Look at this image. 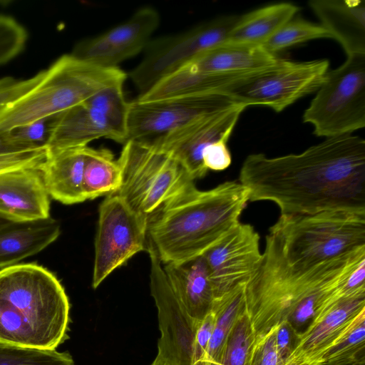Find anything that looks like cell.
I'll use <instances>...</instances> for the list:
<instances>
[{
  "mask_svg": "<svg viewBox=\"0 0 365 365\" xmlns=\"http://www.w3.org/2000/svg\"><path fill=\"white\" fill-rule=\"evenodd\" d=\"M239 182L248 189L250 201L273 202L281 215L365 212V140L346 134L298 154H251L241 166Z\"/></svg>",
  "mask_w": 365,
  "mask_h": 365,
  "instance_id": "6da1fadb",
  "label": "cell"
},
{
  "mask_svg": "<svg viewBox=\"0 0 365 365\" xmlns=\"http://www.w3.org/2000/svg\"><path fill=\"white\" fill-rule=\"evenodd\" d=\"M364 260L365 248L309 268H296L286 262L274 237L267 235L261 264L243 289L255 338L262 337L282 322L300 335L341 299L364 294L349 280Z\"/></svg>",
  "mask_w": 365,
  "mask_h": 365,
  "instance_id": "7a4b0ae2",
  "label": "cell"
},
{
  "mask_svg": "<svg viewBox=\"0 0 365 365\" xmlns=\"http://www.w3.org/2000/svg\"><path fill=\"white\" fill-rule=\"evenodd\" d=\"M249 201V190L240 182L207 190L193 182L149 217L148 244L164 264L202 255L240 222Z\"/></svg>",
  "mask_w": 365,
  "mask_h": 365,
  "instance_id": "3957f363",
  "label": "cell"
},
{
  "mask_svg": "<svg viewBox=\"0 0 365 365\" xmlns=\"http://www.w3.org/2000/svg\"><path fill=\"white\" fill-rule=\"evenodd\" d=\"M70 304L56 277L34 263L0 270V342L56 349L68 338Z\"/></svg>",
  "mask_w": 365,
  "mask_h": 365,
  "instance_id": "277c9868",
  "label": "cell"
},
{
  "mask_svg": "<svg viewBox=\"0 0 365 365\" xmlns=\"http://www.w3.org/2000/svg\"><path fill=\"white\" fill-rule=\"evenodd\" d=\"M126 73L102 68L65 54L46 70L31 91L0 109V131L8 132L55 116L83 103L99 91L123 83Z\"/></svg>",
  "mask_w": 365,
  "mask_h": 365,
  "instance_id": "5b68a950",
  "label": "cell"
},
{
  "mask_svg": "<svg viewBox=\"0 0 365 365\" xmlns=\"http://www.w3.org/2000/svg\"><path fill=\"white\" fill-rule=\"evenodd\" d=\"M269 233L288 264L307 269L365 248V212L280 215Z\"/></svg>",
  "mask_w": 365,
  "mask_h": 365,
  "instance_id": "8992f818",
  "label": "cell"
},
{
  "mask_svg": "<svg viewBox=\"0 0 365 365\" xmlns=\"http://www.w3.org/2000/svg\"><path fill=\"white\" fill-rule=\"evenodd\" d=\"M118 160L123 178L116 194L148 219L194 182L179 163L145 143L127 141Z\"/></svg>",
  "mask_w": 365,
  "mask_h": 365,
  "instance_id": "52a82bcc",
  "label": "cell"
},
{
  "mask_svg": "<svg viewBox=\"0 0 365 365\" xmlns=\"http://www.w3.org/2000/svg\"><path fill=\"white\" fill-rule=\"evenodd\" d=\"M303 122L317 136L351 134L365 126V54L347 56L345 62L327 71Z\"/></svg>",
  "mask_w": 365,
  "mask_h": 365,
  "instance_id": "ba28073f",
  "label": "cell"
},
{
  "mask_svg": "<svg viewBox=\"0 0 365 365\" xmlns=\"http://www.w3.org/2000/svg\"><path fill=\"white\" fill-rule=\"evenodd\" d=\"M329 66L327 59L295 62L280 58L276 65L233 82L222 94L247 106L263 105L280 112L316 92Z\"/></svg>",
  "mask_w": 365,
  "mask_h": 365,
  "instance_id": "9c48e42d",
  "label": "cell"
},
{
  "mask_svg": "<svg viewBox=\"0 0 365 365\" xmlns=\"http://www.w3.org/2000/svg\"><path fill=\"white\" fill-rule=\"evenodd\" d=\"M240 16L215 19L180 34L150 41L130 78L141 93L207 51L227 42ZM140 93V94H141Z\"/></svg>",
  "mask_w": 365,
  "mask_h": 365,
  "instance_id": "30bf717a",
  "label": "cell"
},
{
  "mask_svg": "<svg viewBox=\"0 0 365 365\" xmlns=\"http://www.w3.org/2000/svg\"><path fill=\"white\" fill-rule=\"evenodd\" d=\"M148 217L133 210L116 193L99 207L92 287L97 288L115 269L147 250Z\"/></svg>",
  "mask_w": 365,
  "mask_h": 365,
  "instance_id": "8fae6325",
  "label": "cell"
},
{
  "mask_svg": "<svg viewBox=\"0 0 365 365\" xmlns=\"http://www.w3.org/2000/svg\"><path fill=\"white\" fill-rule=\"evenodd\" d=\"M236 103L221 93L178 96L150 102L135 100L128 105L126 142L149 143Z\"/></svg>",
  "mask_w": 365,
  "mask_h": 365,
  "instance_id": "7c38bea8",
  "label": "cell"
},
{
  "mask_svg": "<svg viewBox=\"0 0 365 365\" xmlns=\"http://www.w3.org/2000/svg\"><path fill=\"white\" fill-rule=\"evenodd\" d=\"M150 258V291L158 309L160 337L152 365H191L195 333L200 321L192 318L178 300L162 262L147 244Z\"/></svg>",
  "mask_w": 365,
  "mask_h": 365,
  "instance_id": "4fadbf2b",
  "label": "cell"
},
{
  "mask_svg": "<svg viewBox=\"0 0 365 365\" xmlns=\"http://www.w3.org/2000/svg\"><path fill=\"white\" fill-rule=\"evenodd\" d=\"M247 107L244 104L236 103L149 143H143L176 160L192 180L202 178L208 171L202 163L204 150L219 140L230 138L241 113Z\"/></svg>",
  "mask_w": 365,
  "mask_h": 365,
  "instance_id": "5bb4252c",
  "label": "cell"
},
{
  "mask_svg": "<svg viewBox=\"0 0 365 365\" xmlns=\"http://www.w3.org/2000/svg\"><path fill=\"white\" fill-rule=\"evenodd\" d=\"M203 256L217 299L245 285L259 267V235L251 225L240 222Z\"/></svg>",
  "mask_w": 365,
  "mask_h": 365,
  "instance_id": "9a60e30c",
  "label": "cell"
},
{
  "mask_svg": "<svg viewBox=\"0 0 365 365\" xmlns=\"http://www.w3.org/2000/svg\"><path fill=\"white\" fill-rule=\"evenodd\" d=\"M159 24L158 12L150 6L143 7L123 24L81 41L71 54L99 67L118 68L145 48Z\"/></svg>",
  "mask_w": 365,
  "mask_h": 365,
  "instance_id": "2e32d148",
  "label": "cell"
},
{
  "mask_svg": "<svg viewBox=\"0 0 365 365\" xmlns=\"http://www.w3.org/2000/svg\"><path fill=\"white\" fill-rule=\"evenodd\" d=\"M365 309V294L341 299L299 336L284 365H324V357L351 320Z\"/></svg>",
  "mask_w": 365,
  "mask_h": 365,
  "instance_id": "e0dca14e",
  "label": "cell"
},
{
  "mask_svg": "<svg viewBox=\"0 0 365 365\" xmlns=\"http://www.w3.org/2000/svg\"><path fill=\"white\" fill-rule=\"evenodd\" d=\"M41 165L0 173V215L13 222L32 221L50 216V196Z\"/></svg>",
  "mask_w": 365,
  "mask_h": 365,
  "instance_id": "ac0fdd59",
  "label": "cell"
},
{
  "mask_svg": "<svg viewBox=\"0 0 365 365\" xmlns=\"http://www.w3.org/2000/svg\"><path fill=\"white\" fill-rule=\"evenodd\" d=\"M163 267L178 300L192 318L202 320L211 312L215 300L203 255Z\"/></svg>",
  "mask_w": 365,
  "mask_h": 365,
  "instance_id": "d6986e66",
  "label": "cell"
},
{
  "mask_svg": "<svg viewBox=\"0 0 365 365\" xmlns=\"http://www.w3.org/2000/svg\"><path fill=\"white\" fill-rule=\"evenodd\" d=\"M309 5L347 56L365 54L364 0H312Z\"/></svg>",
  "mask_w": 365,
  "mask_h": 365,
  "instance_id": "ffe728a7",
  "label": "cell"
},
{
  "mask_svg": "<svg viewBox=\"0 0 365 365\" xmlns=\"http://www.w3.org/2000/svg\"><path fill=\"white\" fill-rule=\"evenodd\" d=\"M101 138L116 141V135L105 117L84 103L53 118L46 148L85 147Z\"/></svg>",
  "mask_w": 365,
  "mask_h": 365,
  "instance_id": "44dd1931",
  "label": "cell"
},
{
  "mask_svg": "<svg viewBox=\"0 0 365 365\" xmlns=\"http://www.w3.org/2000/svg\"><path fill=\"white\" fill-rule=\"evenodd\" d=\"M85 147L47 149L41 166L50 197L65 205L86 200L83 190Z\"/></svg>",
  "mask_w": 365,
  "mask_h": 365,
  "instance_id": "7402d4cb",
  "label": "cell"
},
{
  "mask_svg": "<svg viewBox=\"0 0 365 365\" xmlns=\"http://www.w3.org/2000/svg\"><path fill=\"white\" fill-rule=\"evenodd\" d=\"M279 59L263 46L226 42L201 54L181 68L204 73H248L272 67Z\"/></svg>",
  "mask_w": 365,
  "mask_h": 365,
  "instance_id": "603a6c76",
  "label": "cell"
},
{
  "mask_svg": "<svg viewBox=\"0 0 365 365\" xmlns=\"http://www.w3.org/2000/svg\"><path fill=\"white\" fill-rule=\"evenodd\" d=\"M60 233L59 222L51 217L9 222L0 228V267L16 264L36 255L54 242Z\"/></svg>",
  "mask_w": 365,
  "mask_h": 365,
  "instance_id": "cb8c5ba5",
  "label": "cell"
},
{
  "mask_svg": "<svg viewBox=\"0 0 365 365\" xmlns=\"http://www.w3.org/2000/svg\"><path fill=\"white\" fill-rule=\"evenodd\" d=\"M298 11L296 5L282 2L244 14L239 17L227 42L263 46Z\"/></svg>",
  "mask_w": 365,
  "mask_h": 365,
  "instance_id": "d4e9b609",
  "label": "cell"
},
{
  "mask_svg": "<svg viewBox=\"0 0 365 365\" xmlns=\"http://www.w3.org/2000/svg\"><path fill=\"white\" fill-rule=\"evenodd\" d=\"M122 178L120 164L110 150L86 147L83 178L86 200L116 193Z\"/></svg>",
  "mask_w": 365,
  "mask_h": 365,
  "instance_id": "484cf974",
  "label": "cell"
},
{
  "mask_svg": "<svg viewBox=\"0 0 365 365\" xmlns=\"http://www.w3.org/2000/svg\"><path fill=\"white\" fill-rule=\"evenodd\" d=\"M324 365H365V309L336 339L324 355Z\"/></svg>",
  "mask_w": 365,
  "mask_h": 365,
  "instance_id": "4316f807",
  "label": "cell"
},
{
  "mask_svg": "<svg viewBox=\"0 0 365 365\" xmlns=\"http://www.w3.org/2000/svg\"><path fill=\"white\" fill-rule=\"evenodd\" d=\"M123 83L105 88L83 103L99 111L116 135V142L124 144L127 138L128 105L123 95Z\"/></svg>",
  "mask_w": 365,
  "mask_h": 365,
  "instance_id": "83f0119b",
  "label": "cell"
},
{
  "mask_svg": "<svg viewBox=\"0 0 365 365\" xmlns=\"http://www.w3.org/2000/svg\"><path fill=\"white\" fill-rule=\"evenodd\" d=\"M254 341V331L244 306L232 325L219 359L211 365H248Z\"/></svg>",
  "mask_w": 365,
  "mask_h": 365,
  "instance_id": "f1b7e54d",
  "label": "cell"
},
{
  "mask_svg": "<svg viewBox=\"0 0 365 365\" xmlns=\"http://www.w3.org/2000/svg\"><path fill=\"white\" fill-rule=\"evenodd\" d=\"M331 38L322 26L302 19H291L281 27L264 45L269 52H276L310 40Z\"/></svg>",
  "mask_w": 365,
  "mask_h": 365,
  "instance_id": "f546056e",
  "label": "cell"
},
{
  "mask_svg": "<svg viewBox=\"0 0 365 365\" xmlns=\"http://www.w3.org/2000/svg\"><path fill=\"white\" fill-rule=\"evenodd\" d=\"M0 365H75L71 356L56 349L21 347L0 342Z\"/></svg>",
  "mask_w": 365,
  "mask_h": 365,
  "instance_id": "4dcf8cb0",
  "label": "cell"
},
{
  "mask_svg": "<svg viewBox=\"0 0 365 365\" xmlns=\"http://www.w3.org/2000/svg\"><path fill=\"white\" fill-rule=\"evenodd\" d=\"M28 40L26 29L11 16L0 14V66L19 55Z\"/></svg>",
  "mask_w": 365,
  "mask_h": 365,
  "instance_id": "1f68e13d",
  "label": "cell"
},
{
  "mask_svg": "<svg viewBox=\"0 0 365 365\" xmlns=\"http://www.w3.org/2000/svg\"><path fill=\"white\" fill-rule=\"evenodd\" d=\"M46 70L31 78L19 80L11 76L0 78V109L18 100L35 88L43 78Z\"/></svg>",
  "mask_w": 365,
  "mask_h": 365,
  "instance_id": "d6a6232c",
  "label": "cell"
},
{
  "mask_svg": "<svg viewBox=\"0 0 365 365\" xmlns=\"http://www.w3.org/2000/svg\"><path fill=\"white\" fill-rule=\"evenodd\" d=\"M55 116L34 121L16 128L11 132L18 139L34 148H46L51 124Z\"/></svg>",
  "mask_w": 365,
  "mask_h": 365,
  "instance_id": "836d02e7",
  "label": "cell"
},
{
  "mask_svg": "<svg viewBox=\"0 0 365 365\" xmlns=\"http://www.w3.org/2000/svg\"><path fill=\"white\" fill-rule=\"evenodd\" d=\"M46 148L0 155V173L22 168L38 166L46 158Z\"/></svg>",
  "mask_w": 365,
  "mask_h": 365,
  "instance_id": "e575fe53",
  "label": "cell"
},
{
  "mask_svg": "<svg viewBox=\"0 0 365 365\" xmlns=\"http://www.w3.org/2000/svg\"><path fill=\"white\" fill-rule=\"evenodd\" d=\"M215 322L216 314L213 309L200 322L194 340L191 365H202Z\"/></svg>",
  "mask_w": 365,
  "mask_h": 365,
  "instance_id": "d590c367",
  "label": "cell"
},
{
  "mask_svg": "<svg viewBox=\"0 0 365 365\" xmlns=\"http://www.w3.org/2000/svg\"><path fill=\"white\" fill-rule=\"evenodd\" d=\"M229 139L223 138L210 145L202 153V163L209 170L221 171L231 164L232 157L227 147Z\"/></svg>",
  "mask_w": 365,
  "mask_h": 365,
  "instance_id": "8d00e7d4",
  "label": "cell"
},
{
  "mask_svg": "<svg viewBox=\"0 0 365 365\" xmlns=\"http://www.w3.org/2000/svg\"><path fill=\"white\" fill-rule=\"evenodd\" d=\"M270 330L277 351L286 361L296 347L299 335L287 322H282Z\"/></svg>",
  "mask_w": 365,
  "mask_h": 365,
  "instance_id": "74e56055",
  "label": "cell"
},
{
  "mask_svg": "<svg viewBox=\"0 0 365 365\" xmlns=\"http://www.w3.org/2000/svg\"><path fill=\"white\" fill-rule=\"evenodd\" d=\"M38 149L20 140L11 131H0V155Z\"/></svg>",
  "mask_w": 365,
  "mask_h": 365,
  "instance_id": "f35d334b",
  "label": "cell"
},
{
  "mask_svg": "<svg viewBox=\"0 0 365 365\" xmlns=\"http://www.w3.org/2000/svg\"><path fill=\"white\" fill-rule=\"evenodd\" d=\"M12 221H10L0 215V228L3 227L4 226H5L6 225L9 224Z\"/></svg>",
  "mask_w": 365,
  "mask_h": 365,
  "instance_id": "ab89813d",
  "label": "cell"
},
{
  "mask_svg": "<svg viewBox=\"0 0 365 365\" xmlns=\"http://www.w3.org/2000/svg\"><path fill=\"white\" fill-rule=\"evenodd\" d=\"M150 365H152V364H150Z\"/></svg>",
  "mask_w": 365,
  "mask_h": 365,
  "instance_id": "60d3db41",
  "label": "cell"
}]
</instances>
